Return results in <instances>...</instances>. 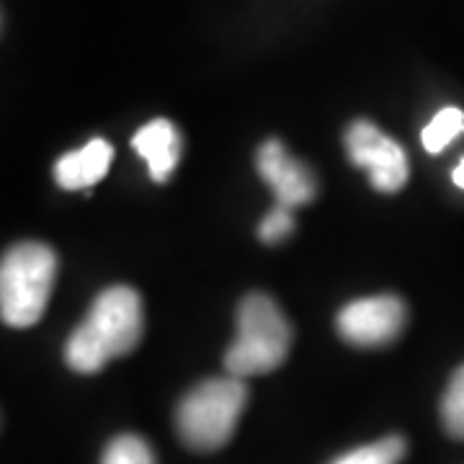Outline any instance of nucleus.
<instances>
[{"label":"nucleus","instance_id":"nucleus-6","mask_svg":"<svg viewBox=\"0 0 464 464\" xmlns=\"http://www.w3.org/2000/svg\"><path fill=\"white\" fill-rule=\"evenodd\" d=\"M408 320L405 302L392 295L348 302L335 317L338 335L359 348H380L398 338Z\"/></svg>","mask_w":464,"mask_h":464},{"label":"nucleus","instance_id":"nucleus-1","mask_svg":"<svg viewBox=\"0 0 464 464\" xmlns=\"http://www.w3.org/2000/svg\"><path fill=\"white\" fill-rule=\"evenodd\" d=\"M145 331L142 299L132 286H111L93 299L85 320L67 338L65 362L78 374H96L111 359L140 346Z\"/></svg>","mask_w":464,"mask_h":464},{"label":"nucleus","instance_id":"nucleus-7","mask_svg":"<svg viewBox=\"0 0 464 464\" xmlns=\"http://www.w3.org/2000/svg\"><path fill=\"white\" fill-rule=\"evenodd\" d=\"M256 168L261 179L271 186L279 207L297 209L315 199L317 181L313 170L302 160L292 158L282 140H266L256 152Z\"/></svg>","mask_w":464,"mask_h":464},{"label":"nucleus","instance_id":"nucleus-3","mask_svg":"<svg viewBox=\"0 0 464 464\" xmlns=\"http://www.w3.org/2000/svg\"><path fill=\"white\" fill-rule=\"evenodd\" d=\"M248 402L240 377H217L197 384L176 411V431L194 451H217L232 439Z\"/></svg>","mask_w":464,"mask_h":464},{"label":"nucleus","instance_id":"nucleus-10","mask_svg":"<svg viewBox=\"0 0 464 464\" xmlns=\"http://www.w3.org/2000/svg\"><path fill=\"white\" fill-rule=\"evenodd\" d=\"M462 130L464 114L459 109L449 106V109H441V111L433 116L431 121L423 127L420 142H423V148L429 150L431 155H439L441 150H447L449 145L457 140V134H462Z\"/></svg>","mask_w":464,"mask_h":464},{"label":"nucleus","instance_id":"nucleus-8","mask_svg":"<svg viewBox=\"0 0 464 464\" xmlns=\"http://www.w3.org/2000/svg\"><path fill=\"white\" fill-rule=\"evenodd\" d=\"M132 148L145 158L155 183H166L181 160V132L173 121L155 119L132 137Z\"/></svg>","mask_w":464,"mask_h":464},{"label":"nucleus","instance_id":"nucleus-4","mask_svg":"<svg viewBox=\"0 0 464 464\" xmlns=\"http://www.w3.org/2000/svg\"><path fill=\"white\" fill-rule=\"evenodd\" d=\"M57 253L44 243H18L0 266V315L11 328L36 325L50 302Z\"/></svg>","mask_w":464,"mask_h":464},{"label":"nucleus","instance_id":"nucleus-15","mask_svg":"<svg viewBox=\"0 0 464 464\" xmlns=\"http://www.w3.org/2000/svg\"><path fill=\"white\" fill-rule=\"evenodd\" d=\"M451 179H454V183L459 186V188H464V160L459 163V166L454 168V173H451Z\"/></svg>","mask_w":464,"mask_h":464},{"label":"nucleus","instance_id":"nucleus-14","mask_svg":"<svg viewBox=\"0 0 464 464\" xmlns=\"http://www.w3.org/2000/svg\"><path fill=\"white\" fill-rule=\"evenodd\" d=\"M292 230H295L292 209L276 204V207L264 217V222H261V227H258V237H261L264 243H268V246H274V243H282L284 237Z\"/></svg>","mask_w":464,"mask_h":464},{"label":"nucleus","instance_id":"nucleus-9","mask_svg":"<svg viewBox=\"0 0 464 464\" xmlns=\"http://www.w3.org/2000/svg\"><path fill=\"white\" fill-rule=\"evenodd\" d=\"M114 160V148L106 140H91L83 150L75 152H65L57 163H54V181L65 191H81V188H91L103 176L109 173Z\"/></svg>","mask_w":464,"mask_h":464},{"label":"nucleus","instance_id":"nucleus-11","mask_svg":"<svg viewBox=\"0 0 464 464\" xmlns=\"http://www.w3.org/2000/svg\"><path fill=\"white\" fill-rule=\"evenodd\" d=\"M405 451H408V444L402 436H387V439H380L374 444L346 451L338 459H333L331 464H400Z\"/></svg>","mask_w":464,"mask_h":464},{"label":"nucleus","instance_id":"nucleus-5","mask_svg":"<svg viewBox=\"0 0 464 464\" xmlns=\"http://www.w3.org/2000/svg\"><path fill=\"white\" fill-rule=\"evenodd\" d=\"M351 163L369 170V181L382 194H398L408 183V155L392 137L377 130L372 121L356 119L343 134Z\"/></svg>","mask_w":464,"mask_h":464},{"label":"nucleus","instance_id":"nucleus-2","mask_svg":"<svg viewBox=\"0 0 464 464\" xmlns=\"http://www.w3.org/2000/svg\"><path fill=\"white\" fill-rule=\"evenodd\" d=\"M292 328L276 302L253 292L237 307V338L225 353V369L232 377H261L286 362Z\"/></svg>","mask_w":464,"mask_h":464},{"label":"nucleus","instance_id":"nucleus-12","mask_svg":"<svg viewBox=\"0 0 464 464\" xmlns=\"http://www.w3.org/2000/svg\"><path fill=\"white\" fill-rule=\"evenodd\" d=\"M441 423L449 436L464 441V364L454 372L441 398Z\"/></svg>","mask_w":464,"mask_h":464},{"label":"nucleus","instance_id":"nucleus-13","mask_svg":"<svg viewBox=\"0 0 464 464\" xmlns=\"http://www.w3.org/2000/svg\"><path fill=\"white\" fill-rule=\"evenodd\" d=\"M101 464H155V457L145 439L124 433V436H116L114 441H109Z\"/></svg>","mask_w":464,"mask_h":464}]
</instances>
